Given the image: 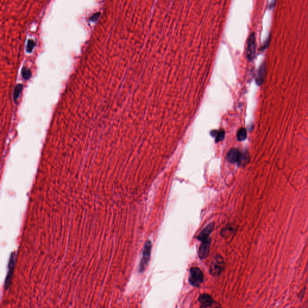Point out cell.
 Segmentation results:
<instances>
[{
  "label": "cell",
  "instance_id": "obj_1",
  "mask_svg": "<svg viewBox=\"0 0 308 308\" xmlns=\"http://www.w3.org/2000/svg\"><path fill=\"white\" fill-rule=\"evenodd\" d=\"M214 229V223H211L201 231L197 237V240L201 241L198 253L199 257L201 259H205L208 256L211 244L210 235Z\"/></svg>",
  "mask_w": 308,
  "mask_h": 308
},
{
  "label": "cell",
  "instance_id": "obj_2",
  "mask_svg": "<svg viewBox=\"0 0 308 308\" xmlns=\"http://www.w3.org/2000/svg\"><path fill=\"white\" fill-rule=\"evenodd\" d=\"M204 273L199 268L194 267L190 269L188 281L191 285L197 287L204 282Z\"/></svg>",
  "mask_w": 308,
  "mask_h": 308
},
{
  "label": "cell",
  "instance_id": "obj_3",
  "mask_svg": "<svg viewBox=\"0 0 308 308\" xmlns=\"http://www.w3.org/2000/svg\"><path fill=\"white\" fill-rule=\"evenodd\" d=\"M152 249V244L151 242L149 240L147 241L143 247V255L141 259L140 265H139V271L140 272H143L145 270L149 262L150 261L151 254Z\"/></svg>",
  "mask_w": 308,
  "mask_h": 308
},
{
  "label": "cell",
  "instance_id": "obj_4",
  "mask_svg": "<svg viewBox=\"0 0 308 308\" xmlns=\"http://www.w3.org/2000/svg\"><path fill=\"white\" fill-rule=\"evenodd\" d=\"M225 269V262L223 258L220 255H217L212 261L209 271L212 276H219Z\"/></svg>",
  "mask_w": 308,
  "mask_h": 308
},
{
  "label": "cell",
  "instance_id": "obj_5",
  "mask_svg": "<svg viewBox=\"0 0 308 308\" xmlns=\"http://www.w3.org/2000/svg\"><path fill=\"white\" fill-rule=\"evenodd\" d=\"M256 36L254 33H252L249 37L247 41V57L249 61H252L256 54Z\"/></svg>",
  "mask_w": 308,
  "mask_h": 308
},
{
  "label": "cell",
  "instance_id": "obj_6",
  "mask_svg": "<svg viewBox=\"0 0 308 308\" xmlns=\"http://www.w3.org/2000/svg\"><path fill=\"white\" fill-rule=\"evenodd\" d=\"M241 155L242 154L237 149L232 148L226 154V158L230 163H237L239 164Z\"/></svg>",
  "mask_w": 308,
  "mask_h": 308
},
{
  "label": "cell",
  "instance_id": "obj_7",
  "mask_svg": "<svg viewBox=\"0 0 308 308\" xmlns=\"http://www.w3.org/2000/svg\"><path fill=\"white\" fill-rule=\"evenodd\" d=\"M266 63L264 62L260 66L256 77V82L258 86H261L263 84L266 75Z\"/></svg>",
  "mask_w": 308,
  "mask_h": 308
},
{
  "label": "cell",
  "instance_id": "obj_8",
  "mask_svg": "<svg viewBox=\"0 0 308 308\" xmlns=\"http://www.w3.org/2000/svg\"><path fill=\"white\" fill-rule=\"evenodd\" d=\"M15 258H16L15 253H13V254H12L11 258H10V262H9L8 273L7 274V278H6V283H5V286H6V290L8 289V287L9 286V284L10 283V280H11L12 272H13V268H14V265H15Z\"/></svg>",
  "mask_w": 308,
  "mask_h": 308
},
{
  "label": "cell",
  "instance_id": "obj_9",
  "mask_svg": "<svg viewBox=\"0 0 308 308\" xmlns=\"http://www.w3.org/2000/svg\"><path fill=\"white\" fill-rule=\"evenodd\" d=\"M199 301L201 303V307H210L213 304L214 301L212 299L211 295L208 294H202L199 296Z\"/></svg>",
  "mask_w": 308,
  "mask_h": 308
},
{
  "label": "cell",
  "instance_id": "obj_10",
  "mask_svg": "<svg viewBox=\"0 0 308 308\" xmlns=\"http://www.w3.org/2000/svg\"><path fill=\"white\" fill-rule=\"evenodd\" d=\"M236 230L237 229L234 225L228 224L221 230V234L225 238H229V237L234 235V232H235Z\"/></svg>",
  "mask_w": 308,
  "mask_h": 308
},
{
  "label": "cell",
  "instance_id": "obj_11",
  "mask_svg": "<svg viewBox=\"0 0 308 308\" xmlns=\"http://www.w3.org/2000/svg\"><path fill=\"white\" fill-rule=\"evenodd\" d=\"M211 135L213 137H216V142H221L225 138V131L221 130L219 131H213L211 132Z\"/></svg>",
  "mask_w": 308,
  "mask_h": 308
},
{
  "label": "cell",
  "instance_id": "obj_12",
  "mask_svg": "<svg viewBox=\"0 0 308 308\" xmlns=\"http://www.w3.org/2000/svg\"><path fill=\"white\" fill-rule=\"evenodd\" d=\"M237 139L239 141H240V142L245 140L246 139V137H247V131H246V130L245 128H240L237 132Z\"/></svg>",
  "mask_w": 308,
  "mask_h": 308
},
{
  "label": "cell",
  "instance_id": "obj_13",
  "mask_svg": "<svg viewBox=\"0 0 308 308\" xmlns=\"http://www.w3.org/2000/svg\"><path fill=\"white\" fill-rule=\"evenodd\" d=\"M34 42L33 40H29L28 41V46H27V49H30V51L33 49L35 44H34Z\"/></svg>",
  "mask_w": 308,
  "mask_h": 308
}]
</instances>
